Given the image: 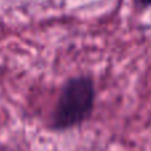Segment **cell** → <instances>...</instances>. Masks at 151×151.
<instances>
[{"label": "cell", "mask_w": 151, "mask_h": 151, "mask_svg": "<svg viewBox=\"0 0 151 151\" xmlns=\"http://www.w3.org/2000/svg\"><path fill=\"white\" fill-rule=\"evenodd\" d=\"M94 104V86L89 77L69 80L61 90L53 113V127L65 130L80 125L89 117Z\"/></svg>", "instance_id": "6da1fadb"}, {"label": "cell", "mask_w": 151, "mask_h": 151, "mask_svg": "<svg viewBox=\"0 0 151 151\" xmlns=\"http://www.w3.org/2000/svg\"><path fill=\"white\" fill-rule=\"evenodd\" d=\"M135 1L143 5V7H151V0H135Z\"/></svg>", "instance_id": "7a4b0ae2"}]
</instances>
